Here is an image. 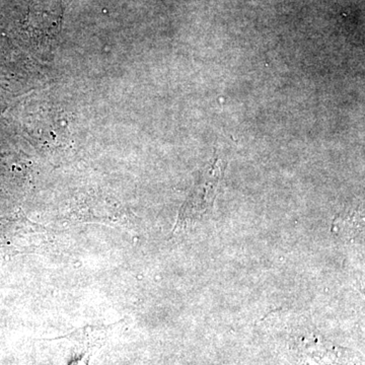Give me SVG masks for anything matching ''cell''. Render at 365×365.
I'll list each match as a JSON object with an SVG mask.
<instances>
[{
	"label": "cell",
	"mask_w": 365,
	"mask_h": 365,
	"mask_svg": "<svg viewBox=\"0 0 365 365\" xmlns=\"http://www.w3.org/2000/svg\"><path fill=\"white\" fill-rule=\"evenodd\" d=\"M225 173L222 160L217 158L209 165L196 185L192 196L187 201L180 216V222H193L204 215H207L212 208L220 178Z\"/></svg>",
	"instance_id": "obj_1"
}]
</instances>
